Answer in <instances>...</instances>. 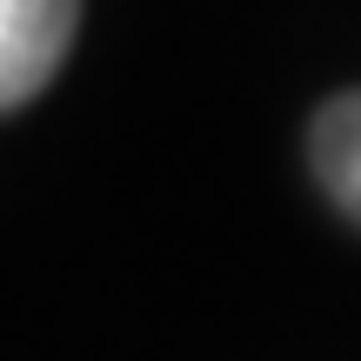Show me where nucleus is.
Instances as JSON below:
<instances>
[{"label": "nucleus", "mask_w": 361, "mask_h": 361, "mask_svg": "<svg viewBox=\"0 0 361 361\" xmlns=\"http://www.w3.org/2000/svg\"><path fill=\"white\" fill-rule=\"evenodd\" d=\"M308 161H314L322 194L361 228V87L322 101V114L308 128Z\"/></svg>", "instance_id": "obj_2"}, {"label": "nucleus", "mask_w": 361, "mask_h": 361, "mask_svg": "<svg viewBox=\"0 0 361 361\" xmlns=\"http://www.w3.org/2000/svg\"><path fill=\"white\" fill-rule=\"evenodd\" d=\"M80 27V0H0V114L27 107L54 74Z\"/></svg>", "instance_id": "obj_1"}]
</instances>
